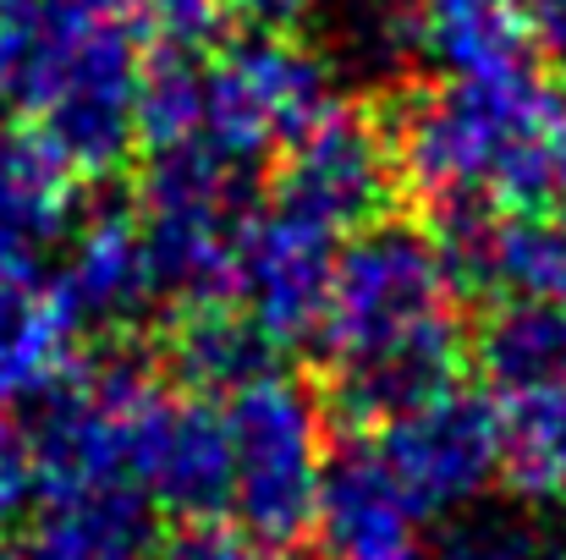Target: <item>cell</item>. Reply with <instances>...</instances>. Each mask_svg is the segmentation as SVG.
I'll return each mask as SVG.
<instances>
[{
  "instance_id": "cell-1",
  "label": "cell",
  "mask_w": 566,
  "mask_h": 560,
  "mask_svg": "<svg viewBox=\"0 0 566 560\" xmlns=\"http://www.w3.org/2000/svg\"><path fill=\"white\" fill-rule=\"evenodd\" d=\"M314 341V390L336 434H375L385 418L462 373V281L423 220L385 214L353 231L336 253Z\"/></svg>"
},
{
  "instance_id": "cell-2",
  "label": "cell",
  "mask_w": 566,
  "mask_h": 560,
  "mask_svg": "<svg viewBox=\"0 0 566 560\" xmlns=\"http://www.w3.org/2000/svg\"><path fill=\"white\" fill-rule=\"evenodd\" d=\"M401 187L434 203L562 209L566 214V94L528 66L451 83L375 88Z\"/></svg>"
},
{
  "instance_id": "cell-3",
  "label": "cell",
  "mask_w": 566,
  "mask_h": 560,
  "mask_svg": "<svg viewBox=\"0 0 566 560\" xmlns=\"http://www.w3.org/2000/svg\"><path fill=\"white\" fill-rule=\"evenodd\" d=\"M231 434V506L264 550H303L314 533L325 467H331V412L314 379L275 363L226 395Z\"/></svg>"
},
{
  "instance_id": "cell-4",
  "label": "cell",
  "mask_w": 566,
  "mask_h": 560,
  "mask_svg": "<svg viewBox=\"0 0 566 560\" xmlns=\"http://www.w3.org/2000/svg\"><path fill=\"white\" fill-rule=\"evenodd\" d=\"M253 214L259 209L248 166L220 155L214 144L192 138L144 155L133 220L144 231L155 286L171 308L237 297V253Z\"/></svg>"
},
{
  "instance_id": "cell-5",
  "label": "cell",
  "mask_w": 566,
  "mask_h": 560,
  "mask_svg": "<svg viewBox=\"0 0 566 560\" xmlns=\"http://www.w3.org/2000/svg\"><path fill=\"white\" fill-rule=\"evenodd\" d=\"M336 105L331 61L297 28H242L203 55V144L253 166Z\"/></svg>"
},
{
  "instance_id": "cell-6",
  "label": "cell",
  "mask_w": 566,
  "mask_h": 560,
  "mask_svg": "<svg viewBox=\"0 0 566 560\" xmlns=\"http://www.w3.org/2000/svg\"><path fill=\"white\" fill-rule=\"evenodd\" d=\"M407 198L375 94L353 105H331L308 133H297L270 171V203L286 214H303L336 236L364 231Z\"/></svg>"
},
{
  "instance_id": "cell-7",
  "label": "cell",
  "mask_w": 566,
  "mask_h": 560,
  "mask_svg": "<svg viewBox=\"0 0 566 560\" xmlns=\"http://www.w3.org/2000/svg\"><path fill=\"white\" fill-rule=\"evenodd\" d=\"M138 72L144 39L133 22H88L61 83L22 127L50 144V155L77 182H111L138 155Z\"/></svg>"
},
{
  "instance_id": "cell-8",
  "label": "cell",
  "mask_w": 566,
  "mask_h": 560,
  "mask_svg": "<svg viewBox=\"0 0 566 560\" xmlns=\"http://www.w3.org/2000/svg\"><path fill=\"white\" fill-rule=\"evenodd\" d=\"M375 451L418 517H451L501 478V412L484 390L451 379L385 418Z\"/></svg>"
},
{
  "instance_id": "cell-9",
  "label": "cell",
  "mask_w": 566,
  "mask_h": 560,
  "mask_svg": "<svg viewBox=\"0 0 566 560\" xmlns=\"http://www.w3.org/2000/svg\"><path fill=\"white\" fill-rule=\"evenodd\" d=\"M331 275H336V231L286 214L275 203L253 214L237 253V303L270 347L314 341L325 319Z\"/></svg>"
},
{
  "instance_id": "cell-10",
  "label": "cell",
  "mask_w": 566,
  "mask_h": 560,
  "mask_svg": "<svg viewBox=\"0 0 566 560\" xmlns=\"http://www.w3.org/2000/svg\"><path fill=\"white\" fill-rule=\"evenodd\" d=\"M418 511L379 462L369 434H342L336 462L325 467L314 533L325 560H418Z\"/></svg>"
},
{
  "instance_id": "cell-11",
  "label": "cell",
  "mask_w": 566,
  "mask_h": 560,
  "mask_svg": "<svg viewBox=\"0 0 566 560\" xmlns=\"http://www.w3.org/2000/svg\"><path fill=\"white\" fill-rule=\"evenodd\" d=\"M138 489L155 500V511H177L182 522L220 517L231 506V434L214 395H166L138 462Z\"/></svg>"
},
{
  "instance_id": "cell-12",
  "label": "cell",
  "mask_w": 566,
  "mask_h": 560,
  "mask_svg": "<svg viewBox=\"0 0 566 560\" xmlns=\"http://www.w3.org/2000/svg\"><path fill=\"white\" fill-rule=\"evenodd\" d=\"M55 286H61L77 330H99L105 341L133 336L144 325L149 303L160 297L133 209L88 214L72 236V253H66V270L55 275Z\"/></svg>"
},
{
  "instance_id": "cell-13",
  "label": "cell",
  "mask_w": 566,
  "mask_h": 560,
  "mask_svg": "<svg viewBox=\"0 0 566 560\" xmlns=\"http://www.w3.org/2000/svg\"><path fill=\"white\" fill-rule=\"evenodd\" d=\"M270 352L275 347L259 336V325L242 314L237 297L177 303L166 308V325L155 330L160 373L192 395H231L237 384L270 369Z\"/></svg>"
},
{
  "instance_id": "cell-14",
  "label": "cell",
  "mask_w": 566,
  "mask_h": 560,
  "mask_svg": "<svg viewBox=\"0 0 566 560\" xmlns=\"http://www.w3.org/2000/svg\"><path fill=\"white\" fill-rule=\"evenodd\" d=\"M77 187L39 133H0V281L33 275L39 247L72 231Z\"/></svg>"
},
{
  "instance_id": "cell-15",
  "label": "cell",
  "mask_w": 566,
  "mask_h": 560,
  "mask_svg": "<svg viewBox=\"0 0 566 560\" xmlns=\"http://www.w3.org/2000/svg\"><path fill=\"white\" fill-rule=\"evenodd\" d=\"M160 539L155 500L133 484L44 495L22 560H149Z\"/></svg>"
},
{
  "instance_id": "cell-16",
  "label": "cell",
  "mask_w": 566,
  "mask_h": 560,
  "mask_svg": "<svg viewBox=\"0 0 566 560\" xmlns=\"http://www.w3.org/2000/svg\"><path fill=\"white\" fill-rule=\"evenodd\" d=\"M83 330L61 297V286H39L33 275L0 281V406L39 401L77 363Z\"/></svg>"
},
{
  "instance_id": "cell-17",
  "label": "cell",
  "mask_w": 566,
  "mask_h": 560,
  "mask_svg": "<svg viewBox=\"0 0 566 560\" xmlns=\"http://www.w3.org/2000/svg\"><path fill=\"white\" fill-rule=\"evenodd\" d=\"M501 478L528 506H566V373L501 395Z\"/></svg>"
},
{
  "instance_id": "cell-18",
  "label": "cell",
  "mask_w": 566,
  "mask_h": 560,
  "mask_svg": "<svg viewBox=\"0 0 566 560\" xmlns=\"http://www.w3.org/2000/svg\"><path fill=\"white\" fill-rule=\"evenodd\" d=\"M423 55L446 77H495L517 72L528 55L517 0H412Z\"/></svg>"
},
{
  "instance_id": "cell-19",
  "label": "cell",
  "mask_w": 566,
  "mask_h": 560,
  "mask_svg": "<svg viewBox=\"0 0 566 560\" xmlns=\"http://www.w3.org/2000/svg\"><path fill=\"white\" fill-rule=\"evenodd\" d=\"M468 358L506 395L566 373V308L534 297H501L479 330H468Z\"/></svg>"
},
{
  "instance_id": "cell-20",
  "label": "cell",
  "mask_w": 566,
  "mask_h": 560,
  "mask_svg": "<svg viewBox=\"0 0 566 560\" xmlns=\"http://www.w3.org/2000/svg\"><path fill=\"white\" fill-rule=\"evenodd\" d=\"M342 50L358 66L385 72V88L407 77V55L423 50L418 39V6L412 0H347L336 17Z\"/></svg>"
},
{
  "instance_id": "cell-21",
  "label": "cell",
  "mask_w": 566,
  "mask_h": 560,
  "mask_svg": "<svg viewBox=\"0 0 566 560\" xmlns=\"http://www.w3.org/2000/svg\"><path fill=\"white\" fill-rule=\"evenodd\" d=\"M144 50L209 55L226 39V0H144L133 17Z\"/></svg>"
},
{
  "instance_id": "cell-22",
  "label": "cell",
  "mask_w": 566,
  "mask_h": 560,
  "mask_svg": "<svg viewBox=\"0 0 566 560\" xmlns=\"http://www.w3.org/2000/svg\"><path fill=\"white\" fill-rule=\"evenodd\" d=\"M149 560H270V550L248 528H226L214 517H192L182 528L160 533Z\"/></svg>"
},
{
  "instance_id": "cell-23",
  "label": "cell",
  "mask_w": 566,
  "mask_h": 560,
  "mask_svg": "<svg viewBox=\"0 0 566 560\" xmlns=\"http://www.w3.org/2000/svg\"><path fill=\"white\" fill-rule=\"evenodd\" d=\"M33 445H28V429L17 418H6L0 406V539L17 528L28 495H33Z\"/></svg>"
},
{
  "instance_id": "cell-24",
  "label": "cell",
  "mask_w": 566,
  "mask_h": 560,
  "mask_svg": "<svg viewBox=\"0 0 566 560\" xmlns=\"http://www.w3.org/2000/svg\"><path fill=\"white\" fill-rule=\"evenodd\" d=\"M451 550L462 560H539L534 539L517 522H473V528H462L451 539Z\"/></svg>"
},
{
  "instance_id": "cell-25",
  "label": "cell",
  "mask_w": 566,
  "mask_h": 560,
  "mask_svg": "<svg viewBox=\"0 0 566 560\" xmlns=\"http://www.w3.org/2000/svg\"><path fill=\"white\" fill-rule=\"evenodd\" d=\"M517 6H523L528 50H539L545 66L566 72V0H517Z\"/></svg>"
},
{
  "instance_id": "cell-26",
  "label": "cell",
  "mask_w": 566,
  "mask_h": 560,
  "mask_svg": "<svg viewBox=\"0 0 566 560\" xmlns=\"http://www.w3.org/2000/svg\"><path fill=\"white\" fill-rule=\"evenodd\" d=\"M319 0H226L231 17H242L248 28H303V17Z\"/></svg>"
},
{
  "instance_id": "cell-27",
  "label": "cell",
  "mask_w": 566,
  "mask_h": 560,
  "mask_svg": "<svg viewBox=\"0 0 566 560\" xmlns=\"http://www.w3.org/2000/svg\"><path fill=\"white\" fill-rule=\"evenodd\" d=\"M55 6H66L77 17H94V22H133L144 0H55Z\"/></svg>"
},
{
  "instance_id": "cell-28",
  "label": "cell",
  "mask_w": 566,
  "mask_h": 560,
  "mask_svg": "<svg viewBox=\"0 0 566 560\" xmlns=\"http://www.w3.org/2000/svg\"><path fill=\"white\" fill-rule=\"evenodd\" d=\"M418 560H462V556H457V550H451V545H446V550H440V556H418Z\"/></svg>"
},
{
  "instance_id": "cell-29",
  "label": "cell",
  "mask_w": 566,
  "mask_h": 560,
  "mask_svg": "<svg viewBox=\"0 0 566 560\" xmlns=\"http://www.w3.org/2000/svg\"><path fill=\"white\" fill-rule=\"evenodd\" d=\"M6 6H22V0H0V11H6Z\"/></svg>"
},
{
  "instance_id": "cell-30",
  "label": "cell",
  "mask_w": 566,
  "mask_h": 560,
  "mask_svg": "<svg viewBox=\"0 0 566 560\" xmlns=\"http://www.w3.org/2000/svg\"><path fill=\"white\" fill-rule=\"evenodd\" d=\"M0 560H22V556H6V550H0Z\"/></svg>"
},
{
  "instance_id": "cell-31",
  "label": "cell",
  "mask_w": 566,
  "mask_h": 560,
  "mask_svg": "<svg viewBox=\"0 0 566 560\" xmlns=\"http://www.w3.org/2000/svg\"><path fill=\"white\" fill-rule=\"evenodd\" d=\"M562 560H566V556H562Z\"/></svg>"
}]
</instances>
